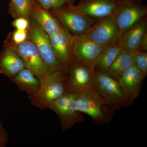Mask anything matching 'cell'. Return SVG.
I'll return each mask as SVG.
<instances>
[{
    "mask_svg": "<svg viewBox=\"0 0 147 147\" xmlns=\"http://www.w3.org/2000/svg\"><path fill=\"white\" fill-rule=\"evenodd\" d=\"M76 106L78 111L98 124L110 123L114 116V111L94 87L78 92Z\"/></svg>",
    "mask_w": 147,
    "mask_h": 147,
    "instance_id": "1",
    "label": "cell"
},
{
    "mask_svg": "<svg viewBox=\"0 0 147 147\" xmlns=\"http://www.w3.org/2000/svg\"><path fill=\"white\" fill-rule=\"evenodd\" d=\"M68 73L59 71L50 73L40 80L38 90L31 102L35 107L47 109L53 100L68 92Z\"/></svg>",
    "mask_w": 147,
    "mask_h": 147,
    "instance_id": "2",
    "label": "cell"
},
{
    "mask_svg": "<svg viewBox=\"0 0 147 147\" xmlns=\"http://www.w3.org/2000/svg\"><path fill=\"white\" fill-rule=\"evenodd\" d=\"M59 22L72 35L84 34L98 20L86 16L74 5H66L49 10Z\"/></svg>",
    "mask_w": 147,
    "mask_h": 147,
    "instance_id": "3",
    "label": "cell"
},
{
    "mask_svg": "<svg viewBox=\"0 0 147 147\" xmlns=\"http://www.w3.org/2000/svg\"><path fill=\"white\" fill-rule=\"evenodd\" d=\"M28 39L31 40L36 46L40 56L49 73L59 71L67 72L56 57L49 35L31 20L28 29Z\"/></svg>",
    "mask_w": 147,
    "mask_h": 147,
    "instance_id": "4",
    "label": "cell"
},
{
    "mask_svg": "<svg viewBox=\"0 0 147 147\" xmlns=\"http://www.w3.org/2000/svg\"><path fill=\"white\" fill-rule=\"evenodd\" d=\"M94 86L113 111L131 105L119 82L108 73L94 71Z\"/></svg>",
    "mask_w": 147,
    "mask_h": 147,
    "instance_id": "5",
    "label": "cell"
},
{
    "mask_svg": "<svg viewBox=\"0 0 147 147\" xmlns=\"http://www.w3.org/2000/svg\"><path fill=\"white\" fill-rule=\"evenodd\" d=\"M147 15L142 0H118L115 17L120 36Z\"/></svg>",
    "mask_w": 147,
    "mask_h": 147,
    "instance_id": "6",
    "label": "cell"
},
{
    "mask_svg": "<svg viewBox=\"0 0 147 147\" xmlns=\"http://www.w3.org/2000/svg\"><path fill=\"white\" fill-rule=\"evenodd\" d=\"M4 45L15 50L22 59L25 68L32 71L39 80L50 73L31 40L28 39L21 44H15L5 40Z\"/></svg>",
    "mask_w": 147,
    "mask_h": 147,
    "instance_id": "7",
    "label": "cell"
},
{
    "mask_svg": "<svg viewBox=\"0 0 147 147\" xmlns=\"http://www.w3.org/2000/svg\"><path fill=\"white\" fill-rule=\"evenodd\" d=\"M84 34L103 47L117 44L120 34L115 14L98 20Z\"/></svg>",
    "mask_w": 147,
    "mask_h": 147,
    "instance_id": "8",
    "label": "cell"
},
{
    "mask_svg": "<svg viewBox=\"0 0 147 147\" xmlns=\"http://www.w3.org/2000/svg\"><path fill=\"white\" fill-rule=\"evenodd\" d=\"M73 39L72 63L82 64L94 69L98 58L104 47L96 43L84 34L73 35Z\"/></svg>",
    "mask_w": 147,
    "mask_h": 147,
    "instance_id": "9",
    "label": "cell"
},
{
    "mask_svg": "<svg viewBox=\"0 0 147 147\" xmlns=\"http://www.w3.org/2000/svg\"><path fill=\"white\" fill-rule=\"evenodd\" d=\"M67 73L68 92H79L94 87V70L89 67L73 62Z\"/></svg>",
    "mask_w": 147,
    "mask_h": 147,
    "instance_id": "10",
    "label": "cell"
},
{
    "mask_svg": "<svg viewBox=\"0 0 147 147\" xmlns=\"http://www.w3.org/2000/svg\"><path fill=\"white\" fill-rule=\"evenodd\" d=\"M49 36L56 57L68 71L72 63L73 35L63 27L58 33Z\"/></svg>",
    "mask_w": 147,
    "mask_h": 147,
    "instance_id": "11",
    "label": "cell"
},
{
    "mask_svg": "<svg viewBox=\"0 0 147 147\" xmlns=\"http://www.w3.org/2000/svg\"><path fill=\"white\" fill-rule=\"evenodd\" d=\"M117 1L118 0H79L76 6L84 15L100 20L115 13Z\"/></svg>",
    "mask_w": 147,
    "mask_h": 147,
    "instance_id": "12",
    "label": "cell"
},
{
    "mask_svg": "<svg viewBox=\"0 0 147 147\" xmlns=\"http://www.w3.org/2000/svg\"><path fill=\"white\" fill-rule=\"evenodd\" d=\"M145 77L134 65L124 72L118 81L124 94L131 105L140 94Z\"/></svg>",
    "mask_w": 147,
    "mask_h": 147,
    "instance_id": "13",
    "label": "cell"
},
{
    "mask_svg": "<svg viewBox=\"0 0 147 147\" xmlns=\"http://www.w3.org/2000/svg\"><path fill=\"white\" fill-rule=\"evenodd\" d=\"M30 20L49 36L56 34L63 28L50 11L43 8L37 1L32 9Z\"/></svg>",
    "mask_w": 147,
    "mask_h": 147,
    "instance_id": "14",
    "label": "cell"
},
{
    "mask_svg": "<svg viewBox=\"0 0 147 147\" xmlns=\"http://www.w3.org/2000/svg\"><path fill=\"white\" fill-rule=\"evenodd\" d=\"M146 33L147 16L123 34L117 44L122 50L128 52L139 50L141 40Z\"/></svg>",
    "mask_w": 147,
    "mask_h": 147,
    "instance_id": "15",
    "label": "cell"
},
{
    "mask_svg": "<svg viewBox=\"0 0 147 147\" xmlns=\"http://www.w3.org/2000/svg\"><path fill=\"white\" fill-rule=\"evenodd\" d=\"M21 57L12 48L5 45L0 54V74L13 78L25 68Z\"/></svg>",
    "mask_w": 147,
    "mask_h": 147,
    "instance_id": "16",
    "label": "cell"
},
{
    "mask_svg": "<svg viewBox=\"0 0 147 147\" xmlns=\"http://www.w3.org/2000/svg\"><path fill=\"white\" fill-rule=\"evenodd\" d=\"M9 79L20 90L25 92L30 100L36 94L40 84L38 78L25 67L16 76Z\"/></svg>",
    "mask_w": 147,
    "mask_h": 147,
    "instance_id": "17",
    "label": "cell"
},
{
    "mask_svg": "<svg viewBox=\"0 0 147 147\" xmlns=\"http://www.w3.org/2000/svg\"><path fill=\"white\" fill-rule=\"evenodd\" d=\"M77 95L78 92H71L67 105L59 118L63 132L69 129L76 123L83 122L85 120L82 113L78 111L76 108Z\"/></svg>",
    "mask_w": 147,
    "mask_h": 147,
    "instance_id": "18",
    "label": "cell"
},
{
    "mask_svg": "<svg viewBox=\"0 0 147 147\" xmlns=\"http://www.w3.org/2000/svg\"><path fill=\"white\" fill-rule=\"evenodd\" d=\"M122 50L117 44L104 47L95 65L94 71L107 73Z\"/></svg>",
    "mask_w": 147,
    "mask_h": 147,
    "instance_id": "19",
    "label": "cell"
},
{
    "mask_svg": "<svg viewBox=\"0 0 147 147\" xmlns=\"http://www.w3.org/2000/svg\"><path fill=\"white\" fill-rule=\"evenodd\" d=\"M133 65L134 61L130 53L128 51L122 50L107 73L118 82L124 72Z\"/></svg>",
    "mask_w": 147,
    "mask_h": 147,
    "instance_id": "20",
    "label": "cell"
},
{
    "mask_svg": "<svg viewBox=\"0 0 147 147\" xmlns=\"http://www.w3.org/2000/svg\"><path fill=\"white\" fill-rule=\"evenodd\" d=\"M36 0H11L9 12L13 18L24 17L30 21L33 6Z\"/></svg>",
    "mask_w": 147,
    "mask_h": 147,
    "instance_id": "21",
    "label": "cell"
},
{
    "mask_svg": "<svg viewBox=\"0 0 147 147\" xmlns=\"http://www.w3.org/2000/svg\"><path fill=\"white\" fill-rule=\"evenodd\" d=\"M71 94V92H66L50 102L47 106V109L55 112L60 118L67 105Z\"/></svg>",
    "mask_w": 147,
    "mask_h": 147,
    "instance_id": "22",
    "label": "cell"
},
{
    "mask_svg": "<svg viewBox=\"0 0 147 147\" xmlns=\"http://www.w3.org/2000/svg\"><path fill=\"white\" fill-rule=\"evenodd\" d=\"M129 53L133 58L134 65L146 77L147 75V52L137 50L129 52Z\"/></svg>",
    "mask_w": 147,
    "mask_h": 147,
    "instance_id": "23",
    "label": "cell"
},
{
    "mask_svg": "<svg viewBox=\"0 0 147 147\" xmlns=\"http://www.w3.org/2000/svg\"><path fill=\"white\" fill-rule=\"evenodd\" d=\"M43 8L48 10L59 8L66 5H74L75 0H36Z\"/></svg>",
    "mask_w": 147,
    "mask_h": 147,
    "instance_id": "24",
    "label": "cell"
},
{
    "mask_svg": "<svg viewBox=\"0 0 147 147\" xmlns=\"http://www.w3.org/2000/svg\"><path fill=\"white\" fill-rule=\"evenodd\" d=\"M28 39V30H20L16 29L14 31L9 34L7 41L15 44H19Z\"/></svg>",
    "mask_w": 147,
    "mask_h": 147,
    "instance_id": "25",
    "label": "cell"
},
{
    "mask_svg": "<svg viewBox=\"0 0 147 147\" xmlns=\"http://www.w3.org/2000/svg\"><path fill=\"white\" fill-rule=\"evenodd\" d=\"M30 21L24 17L15 18L12 22V26L16 29L20 30H28L30 26Z\"/></svg>",
    "mask_w": 147,
    "mask_h": 147,
    "instance_id": "26",
    "label": "cell"
},
{
    "mask_svg": "<svg viewBox=\"0 0 147 147\" xmlns=\"http://www.w3.org/2000/svg\"><path fill=\"white\" fill-rule=\"evenodd\" d=\"M9 143L8 133L4 128L3 125H0V147H5Z\"/></svg>",
    "mask_w": 147,
    "mask_h": 147,
    "instance_id": "27",
    "label": "cell"
},
{
    "mask_svg": "<svg viewBox=\"0 0 147 147\" xmlns=\"http://www.w3.org/2000/svg\"><path fill=\"white\" fill-rule=\"evenodd\" d=\"M139 50L147 51V33L143 37L139 45Z\"/></svg>",
    "mask_w": 147,
    "mask_h": 147,
    "instance_id": "28",
    "label": "cell"
},
{
    "mask_svg": "<svg viewBox=\"0 0 147 147\" xmlns=\"http://www.w3.org/2000/svg\"><path fill=\"white\" fill-rule=\"evenodd\" d=\"M1 121H0V125L1 124Z\"/></svg>",
    "mask_w": 147,
    "mask_h": 147,
    "instance_id": "29",
    "label": "cell"
}]
</instances>
